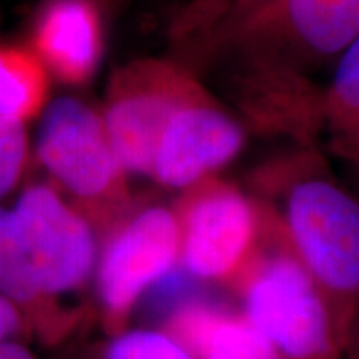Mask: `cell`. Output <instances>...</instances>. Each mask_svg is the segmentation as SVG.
<instances>
[{"mask_svg": "<svg viewBox=\"0 0 359 359\" xmlns=\"http://www.w3.org/2000/svg\"><path fill=\"white\" fill-rule=\"evenodd\" d=\"M359 35V0H269L196 58L222 74L245 122L259 132L306 127L321 115L314 74Z\"/></svg>", "mask_w": 359, "mask_h": 359, "instance_id": "cell-1", "label": "cell"}, {"mask_svg": "<svg viewBox=\"0 0 359 359\" xmlns=\"http://www.w3.org/2000/svg\"><path fill=\"white\" fill-rule=\"evenodd\" d=\"M257 196L280 219L291 251L330 308L343 346L359 311V195L343 187L314 147L264 170Z\"/></svg>", "mask_w": 359, "mask_h": 359, "instance_id": "cell-2", "label": "cell"}, {"mask_svg": "<svg viewBox=\"0 0 359 359\" xmlns=\"http://www.w3.org/2000/svg\"><path fill=\"white\" fill-rule=\"evenodd\" d=\"M32 155L47 182L83 215L98 240L135 203L130 175L111 145L100 107L82 97L50 100L39 118Z\"/></svg>", "mask_w": 359, "mask_h": 359, "instance_id": "cell-3", "label": "cell"}, {"mask_svg": "<svg viewBox=\"0 0 359 359\" xmlns=\"http://www.w3.org/2000/svg\"><path fill=\"white\" fill-rule=\"evenodd\" d=\"M268 208L266 240L231 290L241 303L240 313L281 359H343L330 308Z\"/></svg>", "mask_w": 359, "mask_h": 359, "instance_id": "cell-4", "label": "cell"}, {"mask_svg": "<svg viewBox=\"0 0 359 359\" xmlns=\"http://www.w3.org/2000/svg\"><path fill=\"white\" fill-rule=\"evenodd\" d=\"M11 215L13 241L35 291L57 313L83 321V308L67 306L65 299L93 285L97 231L48 182L22 187Z\"/></svg>", "mask_w": 359, "mask_h": 359, "instance_id": "cell-5", "label": "cell"}, {"mask_svg": "<svg viewBox=\"0 0 359 359\" xmlns=\"http://www.w3.org/2000/svg\"><path fill=\"white\" fill-rule=\"evenodd\" d=\"M180 269L191 280L235 288L269 230V208L217 177L183 191L173 206Z\"/></svg>", "mask_w": 359, "mask_h": 359, "instance_id": "cell-6", "label": "cell"}, {"mask_svg": "<svg viewBox=\"0 0 359 359\" xmlns=\"http://www.w3.org/2000/svg\"><path fill=\"white\" fill-rule=\"evenodd\" d=\"M180 268V230L173 206L135 200L100 238L93 290L107 336L127 330L135 311Z\"/></svg>", "mask_w": 359, "mask_h": 359, "instance_id": "cell-7", "label": "cell"}, {"mask_svg": "<svg viewBox=\"0 0 359 359\" xmlns=\"http://www.w3.org/2000/svg\"><path fill=\"white\" fill-rule=\"evenodd\" d=\"M205 90L198 75L173 58H137L111 72L100 111L125 172L150 177L168 120Z\"/></svg>", "mask_w": 359, "mask_h": 359, "instance_id": "cell-8", "label": "cell"}, {"mask_svg": "<svg viewBox=\"0 0 359 359\" xmlns=\"http://www.w3.org/2000/svg\"><path fill=\"white\" fill-rule=\"evenodd\" d=\"M246 145V125L208 90L172 115L151 161L150 178L161 188L187 191L217 177Z\"/></svg>", "mask_w": 359, "mask_h": 359, "instance_id": "cell-9", "label": "cell"}, {"mask_svg": "<svg viewBox=\"0 0 359 359\" xmlns=\"http://www.w3.org/2000/svg\"><path fill=\"white\" fill-rule=\"evenodd\" d=\"M105 13L100 0H42L30 19L25 45L52 79L82 87L102 64Z\"/></svg>", "mask_w": 359, "mask_h": 359, "instance_id": "cell-10", "label": "cell"}, {"mask_svg": "<svg viewBox=\"0 0 359 359\" xmlns=\"http://www.w3.org/2000/svg\"><path fill=\"white\" fill-rule=\"evenodd\" d=\"M158 327L183 344L195 359H281L240 311L201 298L173 304Z\"/></svg>", "mask_w": 359, "mask_h": 359, "instance_id": "cell-11", "label": "cell"}, {"mask_svg": "<svg viewBox=\"0 0 359 359\" xmlns=\"http://www.w3.org/2000/svg\"><path fill=\"white\" fill-rule=\"evenodd\" d=\"M269 0H188L170 24L173 60L185 67Z\"/></svg>", "mask_w": 359, "mask_h": 359, "instance_id": "cell-12", "label": "cell"}, {"mask_svg": "<svg viewBox=\"0 0 359 359\" xmlns=\"http://www.w3.org/2000/svg\"><path fill=\"white\" fill-rule=\"evenodd\" d=\"M50 74L25 43L0 42V122L27 127L50 103Z\"/></svg>", "mask_w": 359, "mask_h": 359, "instance_id": "cell-13", "label": "cell"}, {"mask_svg": "<svg viewBox=\"0 0 359 359\" xmlns=\"http://www.w3.org/2000/svg\"><path fill=\"white\" fill-rule=\"evenodd\" d=\"M323 127L330 140L359 128V35L336 62L323 87Z\"/></svg>", "mask_w": 359, "mask_h": 359, "instance_id": "cell-14", "label": "cell"}, {"mask_svg": "<svg viewBox=\"0 0 359 359\" xmlns=\"http://www.w3.org/2000/svg\"><path fill=\"white\" fill-rule=\"evenodd\" d=\"M98 359H195L160 327H132L107 336Z\"/></svg>", "mask_w": 359, "mask_h": 359, "instance_id": "cell-15", "label": "cell"}, {"mask_svg": "<svg viewBox=\"0 0 359 359\" xmlns=\"http://www.w3.org/2000/svg\"><path fill=\"white\" fill-rule=\"evenodd\" d=\"M32 160L27 127L0 122V203L24 187Z\"/></svg>", "mask_w": 359, "mask_h": 359, "instance_id": "cell-16", "label": "cell"}, {"mask_svg": "<svg viewBox=\"0 0 359 359\" xmlns=\"http://www.w3.org/2000/svg\"><path fill=\"white\" fill-rule=\"evenodd\" d=\"M30 339H34V334L25 314L6 294L0 293V346L11 341L29 343Z\"/></svg>", "mask_w": 359, "mask_h": 359, "instance_id": "cell-17", "label": "cell"}, {"mask_svg": "<svg viewBox=\"0 0 359 359\" xmlns=\"http://www.w3.org/2000/svg\"><path fill=\"white\" fill-rule=\"evenodd\" d=\"M330 150L338 158L346 161L359 182V128L354 130L353 133L344 135V137L330 140Z\"/></svg>", "mask_w": 359, "mask_h": 359, "instance_id": "cell-18", "label": "cell"}, {"mask_svg": "<svg viewBox=\"0 0 359 359\" xmlns=\"http://www.w3.org/2000/svg\"><path fill=\"white\" fill-rule=\"evenodd\" d=\"M0 359H40L29 343L11 341L0 346Z\"/></svg>", "mask_w": 359, "mask_h": 359, "instance_id": "cell-19", "label": "cell"}, {"mask_svg": "<svg viewBox=\"0 0 359 359\" xmlns=\"http://www.w3.org/2000/svg\"><path fill=\"white\" fill-rule=\"evenodd\" d=\"M343 359H359V311L354 314L343 341Z\"/></svg>", "mask_w": 359, "mask_h": 359, "instance_id": "cell-20", "label": "cell"}, {"mask_svg": "<svg viewBox=\"0 0 359 359\" xmlns=\"http://www.w3.org/2000/svg\"><path fill=\"white\" fill-rule=\"evenodd\" d=\"M11 230V208L0 203V245Z\"/></svg>", "mask_w": 359, "mask_h": 359, "instance_id": "cell-21", "label": "cell"}, {"mask_svg": "<svg viewBox=\"0 0 359 359\" xmlns=\"http://www.w3.org/2000/svg\"><path fill=\"white\" fill-rule=\"evenodd\" d=\"M128 2H132V0H100V4H102L103 8H105L107 12L116 11V8L127 6Z\"/></svg>", "mask_w": 359, "mask_h": 359, "instance_id": "cell-22", "label": "cell"}]
</instances>
